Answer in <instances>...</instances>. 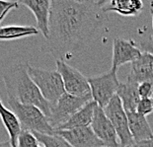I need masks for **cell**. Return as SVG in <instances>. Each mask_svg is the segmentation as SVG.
Returning <instances> with one entry per match:
<instances>
[{
	"label": "cell",
	"mask_w": 153,
	"mask_h": 147,
	"mask_svg": "<svg viewBox=\"0 0 153 147\" xmlns=\"http://www.w3.org/2000/svg\"><path fill=\"white\" fill-rule=\"evenodd\" d=\"M142 51L132 40L116 38L113 42L112 67L119 69L120 65L132 63L140 56Z\"/></svg>",
	"instance_id": "10"
},
{
	"label": "cell",
	"mask_w": 153,
	"mask_h": 147,
	"mask_svg": "<svg viewBox=\"0 0 153 147\" xmlns=\"http://www.w3.org/2000/svg\"><path fill=\"white\" fill-rule=\"evenodd\" d=\"M39 147H40V146H39Z\"/></svg>",
	"instance_id": "31"
},
{
	"label": "cell",
	"mask_w": 153,
	"mask_h": 147,
	"mask_svg": "<svg viewBox=\"0 0 153 147\" xmlns=\"http://www.w3.org/2000/svg\"><path fill=\"white\" fill-rule=\"evenodd\" d=\"M133 147H153V137L150 139L143 140V141L134 143Z\"/></svg>",
	"instance_id": "26"
},
{
	"label": "cell",
	"mask_w": 153,
	"mask_h": 147,
	"mask_svg": "<svg viewBox=\"0 0 153 147\" xmlns=\"http://www.w3.org/2000/svg\"><path fill=\"white\" fill-rule=\"evenodd\" d=\"M28 73L43 97L51 106H54L65 93L62 79L56 70H47L29 65Z\"/></svg>",
	"instance_id": "4"
},
{
	"label": "cell",
	"mask_w": 153,
	"mask_h": 147,
	"mask_svg": "<svg viewBox=\"0 0 153 147\" xmlns=\"http://www.w3.org/2000/svg\"><path fill=\"white\" fill-rule=\"evenodd\" d=\"M97 107H98V105L93 100L88 102L86 105L80 108L65 123H63L56 130L72 129V128H78V127L90 126L93 120L94 112H95Z\"/></svg>",
	"instance_id": "17"
},
{
	"label": "cell",
	"mask_w": 153,
	"mask_h": 147,
	"mask_svg": "<svg viewBox=\"0 0 153 147\" xmlns=\"http://www.w3.org/2000/svg\"><path fill=\"white\" fill-rule=\"evenodd\" d=\"M55 63L56 71L62 79L65 93L77 97L90 96L91 91L87 77L84 76L76 68L66 63V61L55 60Z\"/></svg>",
	"instance_id": "8"
},
{
	"label": "cell",
	"mask_w": 153,
	"mask_h": 147,
	"mask_svg": "<svg viewBox=\"0 0 153 147\" xmlns=\"http://www.w3.org/2000/svg\"><path fill=\"white\" fill-rule=\"evenodd\" d=\"M103 10L105 13L116 12L123 17H137L143 10V3L140 0H112L106 2Z\"/></svg>",
	"instance_id": "16"
},
{
	"label": "cell",
	"mask_w": 153,
	"mask_h": 147,
	"mask_svg": "<svg viewBox=\"0 0 153 147\" xmlns=\"http://www.w3.org/2000/svg\"><path fill=\"white\" fill-rule=\"evenodd\" d=\"M132 147H133V146H132Z\"/></svg>",
	"instance_id": "33"
},
{
	"label": "cell",
	"mask_w": 153,
	"mask_h": 147,
	"mask_svg": "<svg viewBox=\"0 0 153 147\" xmlns=\"http://www.w3.org/2000/svg\"><path fill=\"white\" fill-rule=\"evenodd\" d=\"M19 5L20 4L17 1H0V24L8 13L13 9H18Z\"/></svg>",
	"instance_id": "23"
},
{
	"label": "cell",
	"mask_w": 153,
	"mask_h": 147,
	"mask_svg": "<svg viewBox=\"0 0 153 147\" xmlns=\"http://www.w3.org/2000/svg\"><path fill=\"white\" fill-rule=\"evenodd\" d=\"M131 78L136 83L152 82L153 83V55L147 53H142L135 61L131 63Z\"/></svg>",
	"instance_id": "13"
},
{
	"label": "cell",
	"mask_w": 153,
	"mask_h": 147,
	"mask_svg": "<svg viewBox=\"0 0 153 147\" xmlns=\"http://www.w3.org/2000/svg\"><path fill=\"white\" fill-rule=\"evenodd\" d=\"M0 119L9 134V141L11 145L13 147H17L18 136L20 134L22 127L15 114L3 105L1 98H0Z\"/></svg>",
	"instance_id": "18"
},
{
	"label": "cell",
	"mask_w": 153,
	"mask_h": 147,
	"mask_svg": "<svg viewBox=\"0 0 153 147\" xmlns=\"http://www.w3.org/2000/svg\"><path fill=\"white\" fill-rule=\"evenodd\" d=\"M17 147H39V141L32 131L22 129L18 136Z\"/></svg>",
	"instance_id": "21"
},
{
	"label": "cell",
	"mask_w": 153,
	"mask_h": 147,
	"mask_svg": "<svg viewBox=\"0 0 153 147\" xmlns=\"http://www.w3.org/2000/svg\"><path fill=\"white\" fill-rule=\"evenodd\" d=\"M103 110L116 130L120 139V147H132L134 141L128 128L126 112L123 109L120 98L116 95Z\"/></svg>",
	"instance_id": "7"
},
{
	"label": "cell",
	"mask_w": 153,
	"mask_h": 147,
	"mask_svg": "<svg viewBox=\"0 0 153 147\" xmlns=\"http://www.w3.org/2000/svg\"><path fill=\"white\" fill-rule=\"evenodd\" d=\"M54 133L61 136L71 147H102L103 143L95 135L90 126L72 129L54 130Z\"/></svg>",
	"instance_id": "11"
},
{
	"label": "cell",
	"mask_w": 153,
	"mask_h": 147,
	"mask_svg": "<svg viewBox=\"0 0 153 147\" xmlns=\"http://www.w3.org/2000/svg\"><path fill=\"white\" fill-rule=\"evenodd\" d=\"M152 105H153V98H152Z\"/></svg>",
	"instance_id": "29"
},
{
	"label": "cell",
	"mask_w": 153,
	"mask_h": 147,
	"mask_svg": "<svg viewBox=\"0 0 153 147\" xmlns=\"http://www.w3.org/2000/svg\"><path fill=\"white\" fill-rule=\"evenodd\" d=\"M92 101V97H77L73 95L64 93L59 98L56 104L53 106L51 116L48 117V122L53 126L54 130L58 129L59 127L65 123L68 120L75 114L80 108L86 105L88 102Z\"/></svg>",
	"instance_id": "6"
},
{
	"label": "cell",
	"mask_w": 153,
	"mask_h": 147,
	"mask_svg": "<svg viewBox=\"0 0 153 147\" xmlns=\"http://www.w3.org/2000/svg\"><path fill=\"white\" fill-rule=\"evenodd\" d=\"M136 113L143 117H146L153 113L152 99H140L136 107Z\"/></svg>",
	"instance_id": "22"
},
{
	"label": "cell",
	"mask_w": 153,
	"mask_h": 147,
	"mask_svg": "<svg viewBox=\"0 0 153 147\" xmlns=\"http://www.w3.org/2000/svg\"><path fill=\"white\" fill-rule=\"evenodd\" d=\"M10 110L15 114L20 122L22 129L44 134H53L54 129L51 125L47 116L39 109L32 105H24L14 99L8 98Z\"/></svg>",
	"instance_id": "3"
},
{
	"label": "cell",
	"mask_w": 153,
	"mask_h": 147,
	"mask_svg": "<svg viewBox=\"0 0 153 147\" xmlns=\"http://www.w3.org/2000/svg\"><path fill=\"white\" fill-rule=\"evenodd\" d=\"M90 127L104 146L120 147L116 130L114 128L112 122L105 115L104 110L101 109L100 107H97L94 112Z\"/></svg>",
	"instance_id": "9"
},
{
	"label": "cell",
	"mask_w": 153,
	"mask_h": 147,
	"mask_svg": "<svg viewBox=\"0 0 153 147\" xmlns=\"http://www.w3.org/2000/svg\"><path fill=\"white\" fill-rule=\"evenodd\" d=\"M150 12L152 16V30H153V2L150 3ZM152 37H153V35H152Z\"/></svg>",
	"instance_id": "28"
},
{
	"label": "cell",
	"mask_w": 153,
	"mask_h": 147,
	"mask_svg": "<svg viewBox=\"0 0 153 147\" xmlns=\"http://www.w3.org/2000/svg\"><path fill=\"white\" fill-rule=\"evenodd\" d=\"M117 96L126 113L136 112V107L140 100L138 94V83L128 77L126 82L120 83Z\"/></svg>",
	"instance_id": "15"
},
{
	"label": "cell",
	"mask_w": 153,
	"mask_h": 147,
	"mask_svg": "<svg viewBox=\"0 0 153 147\" xmlns=\"http://www.w3.org/2000/svg\"><path fill=\"white\" fill-rule=\"evenodd\" d=\"M88 83L92 100L104 109L118 92L120 83L118 79V69L112 67L107 73L88 78Z\"/></svg>",
	"instance_id": "5"
},
{
	"label": "cell",
	"mask_w": 153,
	"mask_h": 147,
	"mask_svg": "<svg viewBox=\"0 0 153 147\" xmlns=\"http://www.w3.org/2000/svg\"><path fill=\"white\" fill-rule=\"evenodd\" d=\"M138 94L140 99H152L153 96V83L141 82L138 84Z\"/></svg>",
	"instance_id": "24"
},
{
	"label": "cell",
	"mask_w": 153,
	"mask_h": 147,
	"mask_svg": "<svg viewBox=\"0 0 153 147\" xmlns=\"http://www.w3.org/2000/svg\"><path fill=\"white\" fill-rule=\"evenodd\" d=\"M0 147H13L11 145V143L9 140H7V141H4V142H0Z\"/></svg>",
	"instance_id": "27"
},
{
	"label": "cell",
	"mask_w": 153,
	"mask_h": 147,
	"mask_svg": "<svg viewBox=\"0 0 153 147\" xmlns=\"http://www.w3.org/2000/svg\"><path fill=\"white\" fill-rule=\"evenodd\" d=\"M152 2H153V1H152Z\"/></svg>",
	"instance_id": "32"
},
{
	"label": "cell",
	"mask_w": 153,
	"mask_h": 147,
	"mask_svg": "<svg viewBox=\"0 0 153 147\" xmlns=\"http://www.w3.org/2000/svg\"><path fill=\"white\" fill-rule=\"evenodd\" d=\"M105 0H53L51 4L48 50L55 60H69L82 53L108 16Z\"/></svg>",
	"instance_id": "1"
},
{
	"label": "cell",
	"mask_w": 153,
	"mask_h": 147,
	"mask_svg": "<svg viewBox=\"0 0 153 147\" xmlns=\"http://www.w3.org/2000/svg\"><path fill=\"white\" fill-rule=\"evenodd\" d=\"M28 67V63H17L10 66L3 73L2 77L8 98L24 105L39 108L48 119L53 106L43 97L37 85L31 79Z\"/></svg>",
	"instance_id": "2"
},
{
	"label": "cell",
	"mask_w": 153,
	"mask_h": 147,
	"mask_svg": "<svg viewBox=\"0 0 153 147\" xmlns=\"http://www.w3.org/2000/svg\"><path fill=\"white\" fill-rule=\"evenodd\" d=\"M39 29L33 26H4L0 27V41H14L39 34Z\"/></svg>",
	"instance_id": "19"
},
{
	"label": "cell",
	"mask_w": 153,
	"mask_h": 147,
	"mask_svg": "<svg viewBox=\"0 0 153 147\" xmlns=\"http://www.w3.org/2000/svg\"><path fill=\"white\" fill-rule=\"evenodd\" d=\"M19 4L26 6L32 11L37 21L39 30L47 40L48 38V24H50L51 1L50 0H27V1H20Z\"/></svg>",
	"instance_id": "12"
},
{
	"label": "cell",
	"mask_w": 153,
	"mask_h": 147,
	"mask_svg": "<svg viewBox=\"0 0 153 147\" xmlns=\"http://www.w3.org/2000/svg\"><path fill=\"white\" fill-rule=\"evenodd\" d=\"M128 120V128L134 143L150 139L153 137V130L146 117L136 112L126 113Z\"/></svg>",
	"instance_id": "14"
},
{
	"label": "cell",
	"mask_w": 153,
	"mask_h": 147,
	"mask_svg": "<svg viewBox=\"0 0 153 147\" xmlns=\"http://www.w3.org/2000/svg\"><path fill=\"white\" fill-rule=\"evenodd\" d=\"M39 143H42L43 147H71L62 137L55 134H44V133L33 132Z\"/></svg>",
	"instance_id": "20"
},
{
	"label": "cell",
	"mask_w": 153,
	"mask_h": 147,
	"mask_svg": "<svg viewBox=\"0 0 153 147\" xmlns=\"http://www.w3.org/2000/svg\"><path fill=\"white\" fill-rule=\"evenodd\" d=\"M139 48L142 53H147L153 55V37L149 36L147 38H144L139 42Z\"/></svg>",
	"instance_id": "25"
},
{
	"label": "cell",
	"mask_w": 153,
	"mask_h": 147,
	"mask_svg": "<svg viewBox=\"0 0 153 147\" xmlns=\"http://www.w3.org/2000/svg\"><path fill=\"white\" fill-rule=\"evenodd\" d=\"M102 147H106V146H102Z\"/></svg>",
	"instance_id": "30"
}]
</instances>
